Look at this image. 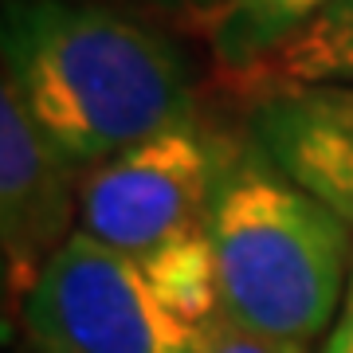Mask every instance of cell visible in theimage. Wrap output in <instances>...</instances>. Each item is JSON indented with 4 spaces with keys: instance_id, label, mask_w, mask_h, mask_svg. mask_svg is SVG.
Masks as SVG:
<instances>
[{
    "instance_id": "cell-1",
    "label": "cell",
    "mask_w": 353,
    "mask_h": 353,
    "mask_svg": "<svg viewBox=\"0 0 353 353\" xmlns=\"http://www.w3.org/2000/svg\"><path fill=\"white\" fill-rule=\"evenodd\" d=\"M4 87L79 176L196 118L189 55L102 0H4Z\"/></svg>"
},
{
    "instance_id": "cell-2",
    "label": "cell",
    "mask_w": 353,
    "mask_h": 353,
    "mask_svg": "<svg viewBox=\"0 0 353 353\" xmlns=\"http://www.w3.org/2000/svg\"><path fill=\"white\" fill-rule=\"evenodd\" d=\"M220 314L279 341L310 345L345 299L353 228L243 141L208 216Z\"/></svg>"
},
{
    "instance_id": "cell-3",
    "label": "cell",
    "mask_w": 353,
    "mask_h": 353,
    "mask_svg": "<svg viewBox=\"0 0 353 353\" xmlns=\"http://www.w3.org/2000/svg\"><path fill=\"white\" fill-rule=\"evenodd\" d=\"M240 150L243 141H232L196 114L118 153L83 176V232L130 255L134 263L185 236L208 232L212 204Z\"/></svg>"
},
{
    "instance_id": "cell-4",
    "label": "cell",
    "mask_w": 353,
    "mask_h": 353,
    "mask_svg": "<svg viewBox=\"0 0 353 353\" xmlns=\"http://www.w3.org/2000/svg\"><path fill=\"white\" fill-rule=\"evenodd\" d=\"M20 326L36 353H201V334L141 267L83 228L24 294Z\"/></svg>"
},
{
    "instance_id": "cell-5",
    "label": "cell",
    "mask_w": 353,
    "mask_h": 353,
    "mask_svg": "<svg viewBox=\"0 0 353 353\" xmlns=\"http://www.w3.org/2000/svg\"><path fill=\"white\" fill-rule=\"evenodd\" d=\"M83 176L36 118L24 110L12 87L0 90V259L8 310L24 303L43 267L75 232Z\"/></svg>"
},
{
    "instance_id": "cell-6",
    "label": "cell",
    "mask_w": 353,
    "mask_h": 353,
    "mask_svg": "<svg viewBox=\"0 0 353 353\" xmlns=\"http://www.w3.org/2000/svg\"><path fill=\"white\" fill-rule=\"evenodd\" d=\"M248 134L283 173L353 228V130L294 87L263 90Z\"/></svg>"
},
{
    "instance_id": "cell-7",
    "label": "cell",
    "mask_w": 353,
    "mask_h": 353,
    "mask_svg": "<svg viewBox=\"0 0 353 353\" xmlns=\"http://www.w3.org/2000/svg\"><path fill=\"white\" fill-rule=\"evenodd\" d=\"M330 0H228L208 20L216 67L232 79H255L267 59Z\"/></svg>"
},
{
    "instance_id": "cell-8",
    "label": "cell",
    "mask_w": 353,
    "mask_h": 353,
    "mask_svg": "<svg viewBox=\"0 0 353 353\" xmlns=\"http://www.w3.org/2000/svg\"><path fill=\"white\" fill-rule=\"evenodd\" d=\"M275 87H353V0H330L255 75Z\"/></svg>"
},
{
    "instance_id": "cell-9",
    "label": "cell",
    "mask_w": 353,
    "mask_h": 353,
    "mask_svg": "<svg viewBox=\"0 0 353 353\" xmlns=\"http://www.w3.org/2000/svg\"><path fill=\"white\" fill-rule=\"evenodd\" d=\"M138 267L150 279V287L157 290V299L173 314L185 318L196 334L212 318H220V287H216V259L208 232L169 243L161 252L145 255Z\"/></svg>"
},
{
    "instance_id": "cell-10",
    "label": "cell",
    "mask_w": 353,
    "mask_h": 353,
    "mask_svg": "<svg viewBox=\"0 0 353 353\" xmlns=\"http://www.w3.org/2000/svg\"><path fill=\"white\" fill-rule=\"evenodd\" d=\"M201 353H310V345L263 338V334H252L220 314L201 330Z\"/></svg>"
},
{
    "instance_id": "cell-11",
    "label": "cell",
    "mask_w": 353,
    "mask_h": 353,
    "mask_svg": "<svg viewBox=\"0 0 353 353\" xmlns=\"http://www.w3.org/2000/svg\"><path fill=\"white\" fill-rule=\"evenodd\" d=\"M294 90H303L314 106H322L330 118H338L353 130V87H294Z\"/></svg>"
},
{
    "instance_id": "cell-12",
    "label": "cell",
    "mask_w": 353,
    "mask_h": 353,
    "mask_svg": "<svg viewBox=\"0 0 353 353\" xmlns=\"http://www.w3.org/2000/svg\"><path fill=\"white\" fill-rule=\"evenodd\" d=\"M322 353H353V267H350V283H345L341 310H338V318H334V326H330V334H326Z\"/></svg>"
},
{
    "instance_id": "cell-13",
    "label": "cell",
    "mask_w": 353,
    "mask_h": 353,
    "mask_svg": "<svg viewBox=\"0 0 353 353\" xmlns=\"http://www.w3.org/2000/svg\"><path fill=\"white\" fill-rule=\"evenodd\" d=\"M130 4H141V8L169 12V16H208L212 20L228 0H130Z\"/></svg>"
}]
</instances>
